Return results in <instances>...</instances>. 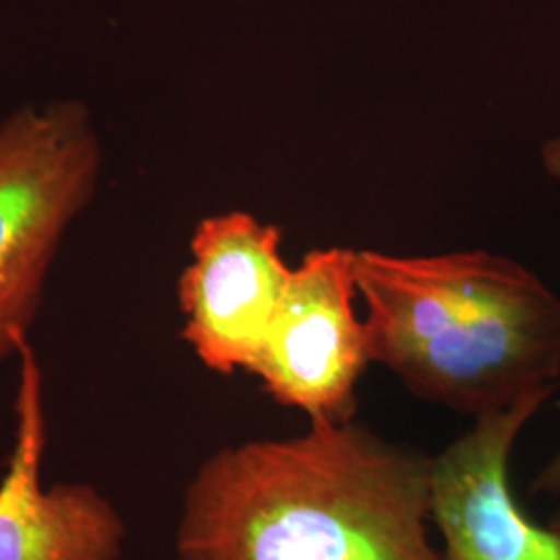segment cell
<instances>
[{"label":"cell","mask_w":560,"mask_h":560,"mask_svg":"<svg viewBox=\"0 0 560 560\" xmlns=\"http://www.w3.org/2000/svg\"><path fill=\"white\" fill-rule=\"evenodd\" d=\"M370 361L416 397L474 420L560 378V300L520 261L488 252L399 258L355 252Z\"/></svg>","instance_id":"2"},{"label":"cell","mask_w":560,"mask_h":560,"mask_svg":"<svg viewBox=\"0 0 560 560\" xmlns=\"http://www.w3.org/2000/svg\"><path fill=\"white\" fill-rule=\"evenodd\" d=\"M15 434L0 480V560H119L125 521L104 492L83 481H42L48 442L42 370L20 349Z\"/></svg>","instance_id":"7"},{"label":"cell","mask_w":560,"mask_h":560,"mask_svg":"<svg viewBox=\"0 0 560 560\" xmlns=\"http://www.w3.org/2000/svg\"><path fill=\"white\" fill-rule=\"evenodd\" d=\"M291 275L277 226L240 210L198 224L179 305L183 339L208 370L222 376L252 370Z\"/></svg>","instance_id":"5"},{"label":"cell","mask_w":560,"mask_h":560,"mask_svg":"<svg viewBox=\"0 0 560 560\" xmlns=\"http://www.w3.org/2000/svg\"><path fill=\"white\" fill-rule=\"evenodd\" d=\"M552 395L492 411L430 459V520L444 540L442 560H560V532L538 525L509 483L515 441Z\"/></svg>","instance_id":"6"},{"label":"cell","mask_w":560,"mask_h":560,"mask_svg":"<svg viewBox=\"0 0 560 560\" xmlns=\"http://www.w3.org/2000/svg\"><path fill=\"white\" fill-rule=\"evenodd\" d=\"M430 459L353 420L222 446L185 488L177 560H442Z\"/></svg>","instance_id":"1"},{"label":"cell","mask_w":560,"mask_h":560,"mask_svg":"<svg viewBox=\"0 0 560 560\" xmlns=\"http://www.w3.org/2000/svg\"><path fill=\"white\" fill-rule=\"evenodd\" d=\"M550 525H552L555 529H559L560 532V511L559 513H557V515H555V517H552V521H550Z\"/></svg>","instance_id":"9"},{"label":"cell","mask_w":560,"mask_h":560,"mask_svg":"<svg viewBox=\"0 0 560 560\" xmlns=\"http://www.w3.org/2000/svg\"><path fill=\"white\" fill-rule=\"evenodd\" d=\"M541 162L550 177L560 179V138L546 141L541 150ZM536 497H559L560 494V448L559 453L541 467L540 474L532 481Z\"/></svg>","instance_id":"8"},{"label":"cell","mask_w":560,"mask_h":560,"mask_svg":"<svg viewBox=\"0 0 560 560\" xmlns=\"http://www.w3.org/2000/svg\"><path fill=\"white\" fill-rule=\"evenodd\" d=\"M101 162L80 102L25 106L0 122V363L30 340L50 264L94 196Z\"/></svg>","instance_id":"3"},{"label":"cell","mask_w":560,"mask_h":560,"mask_svg":"<svg viewBox=\"0 0 560 560\" xmlns=\"http://www.w3.org/2000/svg\"><path fill=\"white\" fill-rule=\"evenodd\" d=\"M355 295L351 249H314L293 270L249 370L272 399L305 411L310 420H353L355 388L370 363Z\"/></svg>","instance_id":"4"}]
</instances>
